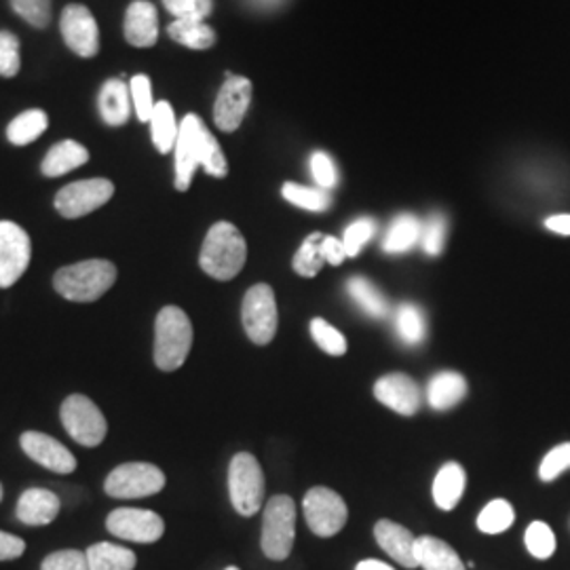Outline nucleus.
Listing matches in <instances>:
<instances>
[{"label": "nucleus", "instance_id": "20e7f679", "mask_svg": "<svg viewBox=\"0 0 570 570\" xmlns=\"http://www.w3.org/2000/svg\"><path fill=\"white\" fill-rule=\"evenodd\" d=\"M265 473L254 454L239 452L233 456L228 468V494L239 515L252 518L263 510L265 503Z\"/></svg>", "mask_w": 570, "mask_h": 570}, {"label": "nucleus", "instance_id": "423d86ee", "mask_svg": "<svg viewBox=\"0 0 570 570\" xmlns=\"http://www.w3.org/2000/svg\"><path fill=\"white\" fill-rule=\"evenodd\" d=\"M61 425L68 431V435L87 449L100 446L106 438V419L102 410L96 406L87 395L72 393L61 404Z\"/></svg>", "mask_w": 570, "mask_h": 570}, {"label": "nucleus", "instance_id": "58836bf2", "mask_svg": "<svg viewBox=\"0 0 570 570\" xmlns=\"http://www.w3.org/2000/svg\"><path fill=\"white\" fill-rule=\"evenodd\" d=\"M202 167H204L209 176H214V178H225L226 174H228V164H226L225 153H223L218 140L209 134V129H205L204 131Z\"/></svg>", "mask_w": 570, "mask_h": 570}, {"label": "nucleus", "instance_id": "2f4dec72", "mask_svg": "<svg viewBox=\"0 0 570 570\" xmlns=\"http://www.w3.org/2000/svg\"><path fill=\"white\" fill-rule=\"evenodd\" d=\"M395 330H397L400 338L406 345H419L428 334L423 311L416 305H410V303L400 306L395 311Z\"/></svg>", "mask_w": 570, "mask_h": 570}, {"label": "nucleus", "instance_id": "c85d7f7f", "mask_svg": "<svg viewBox=\"0 0 570 570\" xmlns=\"http://www.w3.org/2000/svg\"><path fill=\"white\" fill-rule=\"evenodd\" d=\"M47 127H49V117L39 108H32V110L21 112L20 117H16L13 121L9 122L7 138L16 146H28V144L39 140L47 131Z\"/></svg>", "mask_w": 570, "mask_h": 570}, {"label": "nucleus", "instance_id": "6e6552de", "mask_svg": "<svg viewBox=\"0 0 570 570\" xmlns=\"http://www.w3.org/2000/svg\"><path fill=\"white\" fill-rule=\"evenodd\" d=\"M165 489V473L150 463H125L112 469L104 482V492L112 499H144Z\"/></svg>", "mask_w": 570, "mask_h": 570}, {"label": "nucleus", "instance_id": "a19ab883", "mask_svg": "<svg viewBox=\"0 0 570 570\" xmlns=\"http://www.w3.org/2000/svg\"><path fill=\"white\" fill-rule=\"evenodd\" d=\"M374 233H376V225L372 218H360L353 225L346 226L345 237H343L346 258H355L364 249V245L374 237Z\"/></svg>", "mask_w": 570, "mask_h": 570}, {"label": "nucleus", "instance_id": "bb28decb", "mask_svg": "<svg viewBox=\"0 0 570 570\" xmlns=\"http://www.w3.org/2000/svg\"><path fill=\"white\" fill-rule=\"evenodd\" d=\"M421 230L423 223L416 216L402 214L389 226L387 235L383 239V249L387 254H404L421 242Z\"/></svg>", "mask_w": 570, "mask_h": 570}, {"label": "nucleus", "instance_id": "7c9ffc66", "mask_svg": "<svg viewBox=\"0 0 570 570\" xmlns=\"http://www.w3.org/2000/svg\"><path fill=\"white\" fill-rule=\"evenodd\" d=\"M346 289L351 294V298L360 305V308L367 313L370 317H387L389 303L387 298L381 294V289L372 282H367L366 277H353L348 279Z\"/></svg>", "mask_w": 570, "mask_h": 570}, {"label": "nucleus", "instance_id": "79ce46f5", "mask_svg": "<svg viewBox=\"0 0 570 570\" xmlns=\"http://www.w3.org/2000/svg\"><path fill=\"white\" fill-rule=\"evenodd\" d=\"M13 11L32 28H47L51 20V0H11Z\"/></svg>", "mask_w": 570, "mask_h": 570}, {"label": "nucleus", "instance_id": "b1692460", "mask_svg": "<svg viewBox=\"0 0 570 570\" xmlns=\"http://www.w3.org/2000/svg\"><path fill=\"white\" fill-rule=\"evenodd\" d=\"M416 560L425 570H468L446 541L429 534L416 539Z\"/></svg>", "mask_w": 570, "mask_h": 570}, {"label": "nucleus", "instance_id": "ddd939ff", "mask_svg": "<svg viewBox=\"0 0 570 570\" xmlns=\"http://www.w3.org/2000/svg\"><path fill=\"white\" fill-rule=\"evenodd\" d=\"M205 122L197 115H186L180 122L176 140V188L184 193L190 188L197 167H202V142Z\"/></svg>", "mask_w": 570, "mask_h": 570}, {"label": "nucleus", "instance_id": "864d4df0", "mask_svg": "<svg viewBox=\"0 0 570 570\" xmlns=\"http://www.w3.org/2000/svg\"><path fill=\"white\" fill-rule=\"evenodd\" d=\"M258 7H263V9H273V7H277L279 2H284V0H254Z\"/></svg>", "mask_w": 570, "mask_h": 570}, {"label": "nucleus", "instance_id": "5701e85b", "mask_svg": "<svg viewBox=\"0 0 570 570\" xmlns=\"http://www.w3.org/2000/svg\"><path fill=\"white\" fill-rule=\"evenodd\" d=\"M87 161H89V153L82 144L63 140V142L51 146V150L42 159L41 169L47 178H60Z\"/></svg>", "mask_w": 570, "mask_h": 570}, {"label": "nucleus", "instance_id": "dca6fc26", "mask_svg": "<svg viewBox=\"0 0 570 570\" xmlns=\"http://www.w3.org/2000/svg\"><path fill=\"white\" fill-rule=\"evenodd\" d=\"M21 450L45 469L56 471V473H72L77 469V459L70 450L66 449L61 442L49 438L47 433L39 431H26L20 438Z\"/></svg>", "mask_w": 570, "mask_h": 570}, {"label": "nucleus", "instance_id": "473e14b6", "mask_svg": "<svg viewBox=\"0 0 570 570\" xmlns=\"http://www.w3.org/2000/svg\"><path fill=\"white\" fill-rule=\"evenodd\" d=\"M322 242H324V235L313 233L306 237L305 244L301 245V249L296 252L292 266L301 277H315L322 271V266L326 263L324 252H322Z\"/></svg>", "mask_w": 570, "mask_h": 570}, {"label": "nucleus", "instance_id": "a211bd4d", "mask_svg": "<svg viewBox=\"0 0 570 570\" xmlns=\"http://www.w3.org/2000/svg\"><path fill=\"white\" fill-rule=\"evenodd\" d=\"M374 537L381 546V550L391 556L397 564L406 569H416V537L402 524L391 522V520H381L374 527Z\"/></svg>", "mask_w": 570, "mask_h": 570}, {"label": "nucleus", "instance_id": "4468645a", "mask_svg": "<svg viewBox=\"0 0 570 570\" xmlns=\"http://www.w3.org/2000/svg\"><path fill=\"white\" fill-rule=\"evenodd\" d=\"M61 37L81 58H94L100 51V30L85 4H68L61 13Z\"/></svg>", "mask_w": 570, "mask_h": 570}, {"label": "nucleus", "instance_id": "c9c22d12", "mask_svg": "<svg viewBox=\"0 0 570 570\" xmlns=\"http://www.w3.org/2000/svg\"><path fill=\"white\" fill-rule=\"evenodd\" d=\"M527 550L537 560H548L556 551V534L546 522H532L524 534Z\"/></svg>", "mask_w": 570, "mask_h": 570}, {"label": "nucleus", "instance_id": "5fc2aeb1", "mask_svg": "<svg viewBox=\"0 0 570 570\" xmlns=\"http://www.w3.org/2000/svg\"><path fill=\"white\" fill-rule=\"evenodd\" d=\"M0 501H2V484H0Z\"/></svg>", "mask_w": 570, "mask_h": 570}, {"label": "nucleus", "instance_id": "ea45409f", "mask_svg": "<svg viewBox=\"0 0 570 570\" xmlns=\"http://www.w3.org/2000/svg\"><path fill=\"white\" fill-rule=\"evenodd\" d=\"M129 91H131V100H134V108L136 115L142 122H150L153 119V110H155V102H153V85L146 75H136L129 81Z\"/></svg>", "mask_w": 570, "mask_h": 570}, {"label": "nucleus", "instance_id": "1a4fd4ad", "mask_svg": "<svg viewBox=\"0 0 570 570\" xmlns=\"http://www.w3.org/2000/svg\"><path fill=\"white\" fill-rule=\"evenodd\" d=\"M308 529L317 537H334L345 529L348 510L343 497L334 490L315 487L308 490L303 501Z\"/></svg>", "mask_w": 570, "mask_h": 570}, {"label": "nucleus", "instance_id": "3c124183", "mask_svg": "<svg viewBox=\"0 0 570 570\" xmlns=\"http://www.w3.org/2000/svg\"><path fill=\"white\" fill-rule=\"evenodd\" d=\"M546 226L556 235H564L570 237V214H558L546 220Z\"/></svg>", "mask_w": 570, "mask_h": 570}, {"label": "nucleus", "instance_id": "412c9836", "mask_svg": "<svg viewBox=\"0 0 570 570\" xmlns=\"http://www.w3.org/2000/svg\"><path fill=\"white\" fill-rule=\"evenodd\" d=\"M98 106H100V115L106 125H110V127L125 125L131 117L129 85L122 82V79H110V81L104 82Z\"/></svg>", "mask_w": 570, "mask_h": 570}, {"label": "nucleus", "instance_id": "f704fd0d", "mask_svg": "<svg viewBox=\"0 0 570 570\" xmlns=\"http://www.w3.org/2000/svg\"><path fill=\"white\" fill-rule=\"evenodd\" d=\"M515 520V511L505 499L490 501L484 510L478 515V529L487 534H501L510 529Z\"/></svg>", "mask_w": 570, "mask_h": 570}, {"label": "nucleus", "instance_id": "6e6d98bb", "mask_svg": "<svg viewBox=\"0 0 570 570\" xmlns=\"http://www.w3.org/2000/svg\"><path fill=\"white\" fill-rule=\"evenodd\" d=\"M225 570H239V569H237V567H228V569H225Z\"/></svg>", "mask_w": 570, "mask_h": 570}, {"label": "nucleus", "instance_id": "4c0bfd02", "mask_svg": "<svg viewBox=\"0 0 570 570\" xmlns=\"http://www.w3.org/2000/svg\"><path fill=\"white\" fill-rule=\"evenodd\" d=\"M446 218L442 214H431L428 220L423 223L421 230V245L428 252L429 256H440L446 245Z\"/></svg>", "mask_w": 570, "mask_h": 570}, {"label": "nucleus", "instance_id": "39448f33", "mask_svg": "<svg viewBox=\"0 0 570 570\" xmlns=\"http://www.w3.org/2000/svg\"><path fill=\"white\" fill-rule=\"evenodd\" d=\"M296 539V505L287 494H277L266 503L263 513L261 546L268 560L282 562L294 548Z\"/></svg>", "mask_w": 570, "mask_h": 570}, {"label": "nucleus", "instance_id": "de8ad7c7", "mask_svg": "<svg viewBox=\"0 0 570 570\" xmlns=\"http://www.w3.org/2000/svg\"><path fill=\"white\" fill-rule=\"evenodd\" d=\"M311 174L315 178V183L320 184V188L330 190L334 188L338 183V171H336V165L327 157L326 153L317 150L313 153L311 157Z\"/></svg>", "mask_w": 570, "mask_h": 570}, {"label": "nucleus", "instance_id": "f03ea898", "mask_svg": "<svg viewBox=\"0 0 570 570\" xmlns=\"http://www.w3.org/2000/svg\"><path fill=\"white\" fill-rule=\"evenodd\" d=\"M117 266L110 261H82L77 265L63 266L56 277L53 287L66 301L72 303H94L100 301L104 294L117 282Z\"/></svg>", "mask_w": 570, "mask_h": 570}, {"label": "nucleus", "instance_id": "9b49d317", "mask_svg": "<svg viewBox=\"0 0 570 570\" xmlns=\"http://www.w3.org/2000/svg\"><path fill=\"white\" fill-rule=\"evenodd\" d=\"M106 529L122 541L131 543H155L164 537L165 522L159 513L136 508H119L106 518Z\"/></svg>", "mask_w": 570, "mask_h": 570}, {"label": "nucleus", "instance_id": "e433bc0d", "mask_svg": "<svg viewBox=\"0 0 570 570\" xmlns=\"http://www.w3.org/2000/svg\"><path fill=\"white\" fill-rule=\"evenodd\" d=\"M311 334H313V341L317 343V346H320L322 351H326L327 355H332V357L345 355V336H343L336 327L330 326L326 320L315 317V320L311 322Z\"/></svg>", "mask_w": 570, "mask_h": 570}, {"label": "nucleus", "instance_id": "cd10ccee", "mask_svg": "<svg viewBox=\"0 0 570 570\" xmlns=\"http://www.w3.org/2000/svg\"><path fill=\"white\" fill-rule=\"evenodd\" d=\"M167 35L176 42H180L188 49L204 51L216 42V32L205 21L199 20H176L169 23Z\"/></svg>", "mask_w": 570, "mask_h": 570}, {"label": "nucleus", "instance_id": "8fccbe9b", "mask_svg": "<svg viewBox=\"0 0 570 570\" xmlns=\"http://www.w3.org/2000/svg\"><path fill=\"white\" fill-rule=\"evenodd\" d=\"M322 252H324V258H326V263H330V265L338 266L345 263V245H343L341 239H336V237L326 235L324 242H322Z\"/></svg>", "mask_w": 570, "mask_h": 570}, {"label": "nucleus", "instance_id": "603ef678", "mask_svg": "<svg viewBox=\"0 0 570 570\" xmlns=\"http://www.w3.org/2000/svg\"><path fill=\"white\" fill-rule=\"evenodd\" d=\"M355 570H395L391 564H385L381 560H362Z\"/></svg>", "mask_w": 570, "mask_h": 570}, {"label": "nucleus", "instance_id": "09e8293b", "mask_svg": "<svg viewBox=\"0 0 570 570\" xmlns=\"http://www.w3.org/2000/svg\"><path fill=\"white\" fill-rule=\"evenodd\" d=\"M23 551H26V541L23 539L0 530V562L18 560V558L23 556Z\"/></svg>", "mask_w": 570, "mask_h": 570}, {"label": "nucleus", "instance_id": "2eb2a0df", "mask_svg": "<svg viewBox=\"0 0 570 570\" xmlns=\"http://www.w3.org/2000/svg\"><path fill=\"white\" fill-rule=\"evenodd\" d=\"M249 102H252V82L245 77L226 75V82L214 106V119L218 129H223L226 134L239 129Z\"/></svg>", "mask_w": 570, "mask_h": 570}, {"label": "nucleus", "instance_id": "4be33fe9", "mask_svg": "<svg viewBox=\"0 0 570 570\" xmlns=\"http://www.w3.org/2000/svg\"><path fill=\"white\" fill-rule=\"evenodd\" d=\"M468 484L465 469L459 463H446L433 480V501L442 511H452L463 499Z\"/></svg>", "mask_w": 570, "mask_h": 570}, {"label": "nucleus", "instance_id": "f8f14e48", "mask_svg": "<svg viewBox=\"0 0 570 570\" xmlns=\"http://www.w3.org/2000/svg\"><path fill=\"white\" fill-rule=\"evenodd\" d=\"M32 244L28 233L11 220H0V287L18 284L30 265Z\"/></svg>", "mask_w": 570, "mask_h": 570}, {"label": "nucleus", "instance_id": "f257e3e1", "mask_svg": "<svg viewBox=\"0 0 570 570\" xmlns=\"http://www.w3.org/2000/svg\"><path fill=\"white\" fill-rule=\"evenodd\" d=\"M247 261V245L239 228L230 223H216L205 237L199 265L218 282H230L242 273Z\"/></svg>", "mask_w": 570, "mask_h": 570}, {"label": "nucleus", "instance_id": "0eeeda50", "mask_svg": "<svg viewBox=\"0 0 570 570\" xmlns=\"http://www.w3.org/2000/svg\"><path fill=\"white\" fill-rule=\"evenodd\" d=\"M242 320L245 334L254 345H268L275 338L279 315L275 292L271 285H254L245 292Z\"/></svg>", "mask_w": 570, "mask_h": 570}, {"label": "nucleus", "instance_id": "37998d69", "mask_svg": "<svg viewBox=\"0 0 570 570\" xmlns=\"http://www.w3.org/2000/svg\"><path fill=\"white\" fill-rule=\"evenodd\" d=\"M20 41L13 32H0V77L13 79L20 72Z\"/></svg>", "mask_w": 570, "mask_h": 570}, {"label": "nucleus", "instance_id": "49530a36", "mask_svg": "<svg viewBox=\"0 0 570 570\" xmlns=\"http://www.w3.org/2000/svg\"><path fill=\"white\" fill-rule=\"evenodd\" d=\"M41 570H89L87 556L79 550H60L42 560Z\"/></svg>", "mask_w": 570, "mask_h": 570}, {"label": "nucleus", "instance_id": "c756f323", "mask_svg": "<svg viewBox=\"0 0 570 570\" xmlns=\"http://www.w3.org/2000/svg\"><path fill=\"white\" fill-rule=\"evenodd\" d=\"M150 127H153V142H155L157 150H159L161 155H167L169 150L176 148L180 125L176 122V115H174L171 104H155Z\"/></svg>", "mask_w": 570, "mask_h": 570}, {"label": "nucleus", "instance_id": "72a5a7b5", "mask_svg": "<svg viewBox=\"0 0 570 570\" xmlns=\"http://www.w3.org/2000/svg\"><path fill=\"white\" fill-rule=\"evenodd\" d=\"M282 193H284L285 202H289L301 209H308V212H326L327 207L332 205V197L324 188L285 183Z\"/></svg>", "mask_w": 570, "mask_h": 570}, {"label": "nucleus", "instance_id": "7ed1b4c3", "mask_svg": "<svg viewBox=\"0 0 570 570\" xmlns=\"http://www.w3.org/2000/svg\"><path fill=\"white\" fill-rule=\"evenodd\" d=\"M193 346V324L180 306H164L155 324V364L164 372L183 366Z\"/></svg>", "mask_w": 570, "mask_h": 570}, {"label": "nucleus", "instance_id": "6ab92c4d", "mask_svg": "<svg viewBox=\"0 0 570 570\" xmlns=\"http://www.w3.org/2000/svg\"><path fill=\"white\" fill-rule=\"evenodd\" d=\"M125 39L134 47H153L159 39L157 9L148 0H134L125 13Z\"/></svg>", "mask_w": 570, "mask_h": 570}, {"label": "nucleus", "instance_id": "a18cd8bd", "mask_svg": "<svg viewBox=\"0 0 570 570\" xmlns=\"http://www.w3.org/2000/svg\"><path fill=\"white\" fill-rule=\"evenodd\" d=\"M567 469H570V442L560 444L546 454V459L541 461V468H539V478L543 482H553Z\"/></svg>", "mask_w": 570, "mask_h": 570}, {"label": "nucleus", "instance_id": "a878e982", "mask_svg": "<svg viewBox=\"0 0 570 570\" xmlns=\"http://www.w3.org/2000/svg\"><path fill=\"white\" fill-rule=\"evenodd\" d=\"M85 556H87L89 570H134L138 564V558L134 551L108 541L94 543L89 550L85 551Z\"/></svg>", "mask_w": 570, "mask_h": 570}, {"label": "nucleus", "instance_id": "c03bdc74", "mask_svg": "<svg viewBox=\"0 0 570 570\" xmlns=\"http://www.w3.org/2000/svg\"><path fill=\"white\" fill-rule=\"evenodd\" d=\"M164 4L171 16H176V20L205 21L214 9L212 0H164Z\"/></svg>", "mask_w": 570, "mask_h": 570}, {"label": "nucleus", "instance_id": "aec40b11", "mask_svg": "<svg viewBox=\"0 0 570 570\" xmlns=\"http://www.w3.org/2000/svg\"><path fill=\"white\" fill-rule=\"evenodd\" d=\"M61 510L60 497L47 489H28L21 492L16 515L26 527H47Z\"/></svg>", "mask_w": 570, "mask_h": 570}, {"label": "nucleus", "instance_id": "f3484780", "mask_svg": "<svg viewBox=\"0 0 570 570\" xmlns=\"http://www.w3.org/2000/svg\"><path fill=\"white\" fill-rule=\"evenodd\" d=\"M374 395L381 404H385L404 416L416 414L421 402H423L421 387L410 376L400 374V372L379 379V383L374 385Z\"/></svg>", "mask_w": 570, "mask_h": 570}, {"label": "nucleus", "instance_id": "393cba45", "mask_svg": "<svg viewBox=\"0 0 570 570\" xmlns=\"http://www.w3.org/2000/svg\"><path fill=\"white\" fill-rule=\"evenodd\" d=\"M468 395V381L459 372H440L428 385V402L433 410H449Z\"/></svg>", "mask_w": 570, "mask_h": 570}, {"label": "nucleus", "instance_id": "9d476101", "mask_svg": "<svg viewBox=\"0 0 570 570\" xmlns=\"http://www.w3.org/2000/svg\"><path fill=\"white\" fill-rule=\"evenodd\" d=\"M112 195H115V184L104 178L68 184L56 195V209L63 218L77 220L108 204Z\"/></svg>", "mask_w": 570, "mask_h": 570}]
</instances>
